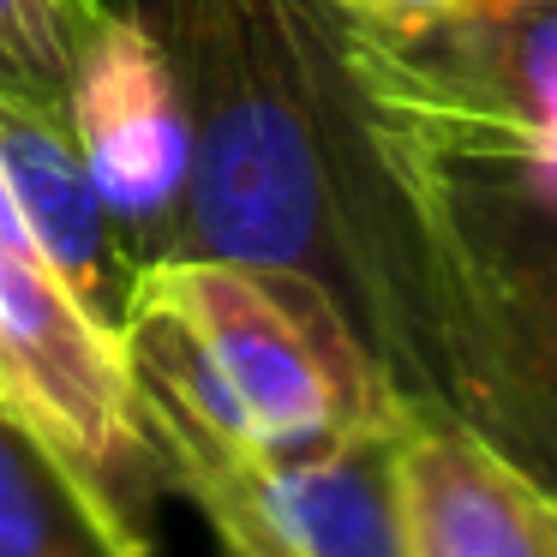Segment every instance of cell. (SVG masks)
<instances>
[{"label": "cell", "instance_id": "6da1fadb", "mask_svg": "<svg viewBox=\"0 0 557 557\" xmlns=\"http://www.w3.org/2000/svg\"><path fill=\"white\" fill-rule=\"evenodd\" d=\"M169 54L193 186L169 258L210 252L324 282L420 413H444L432 270L354 85L336 0H102Z\"/></svg>", "mask_w": 557, "mask_h": 557}, {"label": "cell", "instance_id": "7a4b0ae2", "mask_svg": "<svg viewBox=\"0 0 557 557\" xmlns=\"http://www.w3.org/2000/svg\"><path fill=\"white\" fill-rule=\"evenodd\" d=\"M121 342L138 413L264 456H300L425 420L324 282L240 258H150Z\"/></svg>", "mask_w": 557, "mask_h": 557}, {"label": "cell", "instance_id": "3957f363", "mask_svg": "<svg viewBox=\"0 0 557 557\" xmlns=\"http://www.w3.org/2000/svg\"><path fill=\"white\" fill-rule=\"evenodd\" d=\"M348 49L408 198L557 216V0L425 30L348 18Z\"/></svg>", "mask_w": 557, "mask_h": 557}, {"label": "cell", "instance_id": "277c9868", "mask_svg": "<svg viewBox=\"0 0 557 557\" xmlns=\"http://www.w3.org/2000/svg\"><path fill=\"white\" fill-rule=\"evenodd\" d=\"M0 401L49 456L102 557H157L169 473L138 420L133 360L37 246L0 174Z\"/></svg>", "mask_w": 557, "mask_h": 557}, {"label": "cell", "instance_id": "5b68a950", "mask_svg": "<svg viewBox=\"0 0 557 557\" xmlns=\"http://www.w3.org/2000/svg\"><path fill=\"white\" fill-rule=\"evenodd\" d=\"M432 270L444 413L557 492V216L408 198Z\"/></svg>", "mask_w": 557, "mask_h": 557}, {"label": "cell", "instance_id": "8992f818", "mask_svg": "<svg viewBox=\"0 0 557 557\" xmlns=\"http://www.w3.org/2000/svg\"><path fill=\"white\" fill-rule=\"evenodd\" d=\"M169 492L193 497L222 545L252 557H401L396 444L401 432L348 437L300 456H264L138 413Z\"/></svg>", "mask_w": 557, "mask_h": 557}, {"label": "cell", "instance_id": "52a82bcc", "mask_svg": "<svg viewBox=\"0 0 557 557\" xmlns=\"http://www.w3.org/2000/svg\"><path fill=\"white\" fill-rule=\"evenodd\" d=\"M73 133L133 264L169 258L193 186V121L157 37L102 0L73 66Z\"/></svg>", "mask_w": 557, "mask_h": 557}, {"label": "cell", "instance_id": "ba28073f", "mask_svg": "<svg viewBox=\"0 0 557 557\" xmlns=\"http://www.w3.org/2000/svg\"><path fill=\"white\" fill-rule=\"evenodd\" d=\"M401 557H557V492L449 413L396 444Z\"/></svg>", "mask_w": 557, "mask_h": 557}, {"label": "cell", "instance_id": "9c48e42d", "mask_svg": "<svg viewBox=\"0 0 557 557\" xmlns=\"http://www.w3.org/2000/svg\"><path fill=\"white\" fill-rule=\"evenodd\" d=\"M0 174L13 186L49 264L66 276V288L102 324L121 330L138 264L114 228L109 205H102L97 181H90V162L73 133V109L0 90Z\"/></svg>", "mask_w": 557, "mask_h": 557}, {"label": "cell", "instance_id": "30bf717a", "mask_svg": "<svg viewBox=\"0 0 557 557\" xmlns=\"http://www.w3.org/2000/svg\"><path fill=\"white\" fill-rule=\"evenodd\" d=\"M0 557H102L49 456L0 401Z\"/></svg>", "mask_w": 557, "mask_h": 557}, {"label": "cell", "instance_id": "8fae6325", "mask_svg": "<svg viewBox=\"0 0 557 557\" xmlns=\"http://www.w3.org/2000/svg\"><path fill=\"white\" fill-rule=\"evenodd\" d=\"M97 0H0V90L73 109V66Z\"/></svg>", "mask_w": 557, "mask_h": 557}, {"label": "cell", "instance_id": "7c38bea8", "mask_svg": "<svg viewBox=\"0 0 557 557\" xmlns=\"http://www.w3.org/2000/svg\"><path fill=\"white\" fill-rule=\"evenodd\" d=\"M348 18L384 30H425V25H449V18H480V13H504L516 0H336Z\"/></svg>", "mask_w": 557, "mask_h": 557}, {"label": "cell", "instance_id": "4fadbf2b", "mask_svg": "<svg viewBox=\"0 0 557 557\" xmlns=\"http://www.w3.org/2000/svg\"><path fill=\"white\" fill-rule=\"evenodd\" d=\"M222 557H252V552H234V545H222Z\"/></svg>", "mask_w": 557, "mask_h": 557}]
</instances>
